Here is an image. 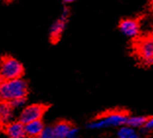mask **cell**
Listing matches in <instances>:
<instances>
[{
  "label": "cell",
  "mask_w": 153,
  "mask_h": 138,
  "mask_svg": "<svg viewBox=\"0 0 153 138\" xmlns=\"http://www.w3.org/2000/svg\"><path fill=\"white\" fill-rule=\"evenodd\" d=\"M147 118L142 116H133L128 117L127 125L128 126H131L133 128H140V127H144L145 123H146Z\"/></svg>",
  "instance_id": "cell-13"
},
{
  "label": "cell",
  "mask_w": 153,
  "mask_h": 138,
  "mask_svg": "<svg viewBox=\"0 0 153 138\" xmlns=\"http://www.w3.org/2000/svg\"><path fill=\"white\" fill-rule=\"evenodd\" d=\"M63 1H64L65 3H72V2L76 1V0H63Z\"/></svg>",
  "instance_id": "cell-18"
},
{
  "label": "cell",
  "mask_w": 153,
  "mask_h": 138,
  "mask_svg": "<svg viewBox=\"0 0 153 138\" xmlns=\"http://www.w3.org/2000/svg\"><path fill=\"white\" fill-rule=\"evenodd\" d=\"M27 84L22 78L4 80L0 83V101L12 102L19 98H26Z\"/></svg>",
  "instance_id": "cell-1"
},
{
  "label": "cell",
  "mask_w": 153,
  "mask_h": 138,
  "mask_svg": "<svg viewBox=\"0 0 153 138\" xmlns=\"http://www.w3.org/2000/svg\"><path fill=\"white\" fill-rule=\"evenodd\" d=\"M25 103H26V98H19V99L14 100L12 102H9L8 104L11 106L14 110H16V109L22 108V107L25 105Z\"/></svg>",
  "instance_id": "cell-15"
},
{
  "label": "cell",
  "mask_w": 153,
  "mask_h": 138,
  "mask_svg": "<svg viewBox=\"0 0 153 138\" xmlns=\"http://www.w3.org/2000/svg\"><path fill=\"white\" fill-rule=\"evenodd\" d=\"M24 72L23 65L12 57L3 58L0 64V81L21 78ZM0 82V83H1Z\"/></svg>",
  "instance_id": "cell-3"
},
{
  "label": "cell",
  "mask_w": 153,
  "mask_h": 138,
  "mask_svg": "<svg viewBox=\"0 0 153 138\" xmlns=\"http://www.w3.org/2000/svg\"><path fill=\"white\" fill-rule=\"evenodd\" d=\"M138 54L145 65H153V38L143 39L138 46Z\"/></svg>",
  "instance_id": "cell-6"
},
{
  "label": "cell",
  "mask_w": 153,
  "mask_h": 138,
  "mask_svg": "<svg viewBox=\"0 0 153 138\" xmlns=\"http://www.w3.org/2000/svg\"><path fill=\"white\" fill-rule=\"evenodd\" d=\"M128 119V116L125 112H110L91 120L88 125V127L90 129H103L108 127L123 126L127 125Z\"/></svg>",
  "instance_id": "cell-2"
},
{
  "label": "cell",
  "mask_w": 153,
  "mask_h": 138,
  "mask_svg": "<svg viewBox=\"0 0 153 138\" xmlns=\"http://www.w3.org/2000/svg\"><path fill=\"white\" fill-rule=\"evenodd\" d=\"M6 134L8 138H26L25 125L21 122H13L6 125Z\"/></svg>",
  "instance_id": "cell-8"
},
{
  "label": "cell",
  "mask_w": 153,
  "mask_h": 138,
  "mask_svg": "<svg viewBox=\"0 0 153 138\" xmlns=\"http://www.w3.org/2000/svg\"><path fill=\"white\" fill-rule=\"evenodd\" d=\"M118 138H138V133L134 128L128 125L121 126L117 133Z\"/></svg>",
  "instance_id": "cell-12"
},
{
  "label": "cell",
  "mask_w": 153,
  "mask_h": 138,
  "mask_svg": "<svg viewBox=\"0 0 153 138\" xmlns=\"http://www.w3.org/2000/svg\"><path fill=\"white\" fill-rule=\"evenodd\" d=\"M69 17V10L68 8H65L62 12V15L60 18L57 19L52 25L50 29V38L53 42H57L60 39V37L63 33L66 25H67V21Z\"/></svg>",
  "instance_id": "cell-5"
},
{
  "label": "cell",
  "mask_w": 153,
  "mask_h": 138,
  "mask_svg": "<svg viewBox=\"0 0 153 138\" xmlns=\"http://www.w3.org/2000/svg\"><path fill=\"white\" fill-rule=\"evenodd\" d=\"M14 119V109L8 103L3 102V108L0 114V123L4 125H8L9 123H13Z\"/></svg>",
  "instance_id": "cell-10"
},
{
  "label": "cell",
  "mask_w": 153,
  "mask_h": 138,
  "mask_svg": "<svg viewBox=\"0 0 153 138\" xmlns=\"http://www.w3.org/2000/svg\"><path fill=\"white\" fill-rule=\"evenodd\" d=\"M2 108H3V102H2V101H0V114H1Z\"/></svg>",
  "instance_id": "cell-19"
},
{
  "label": "cell",
  "mask_w": 153,
  "mask_h": 138,
  "mask_svg": "<svg viewBox=\"0 0 153 138\" xmlns=\"http://www.w3.org/2000/svg\"><path fill=\"white\" fill-rule=\"evenodd\" d=\"M45 106L40 104H33L30 106H27L24 108L20 113L19 116V122H21L24 125H27L29 123L36 122V120H40L43 117V114L45 112Z\"/></svg>",
  "instance_id": "cell-4"
},
{
  "label": "cell",
  "mask_w": 153,
  "mask_h": 138,
  "mask_svg": "<svg viewBox=\"0 0 153 138\" xmlns=\"http://www.w3.org/2000/svg\"><path fill=\"white\" fill-rule=\"evenodd\" d=\"M38 138H57L54 132L53 126H44L42 132Z\"/></svg>",
  "instance_id": "cell-14"
},
{
  "label": "cell",
  "mask_w": 153,
  "mask_h": 138,
  "mask_svg": "<svg viewBox=\"0 0 153 138\" xmlns=\"http://www.w3.org/2000/svg\"><path fill=\"white\" fill-rule=\"evenodd\" d=\"M72 127L73 126L68 122L61 120L53 126V129L57 138H68L69 132H70Z\"/></svg>",
  "instance_id": "cell-11"
},
{
  "label": "cell",
  "mask_w": 153,
  "mask_h": 138,
  "mask_svg": "<svg viewBox=\"0 0 153 138\" xmlns=\"http://www.w3.org/2000/svg\"><path fill=\"white\" fill-rule=\"evenodd\" d=\"M44 125L41 120H36L25 125V130L27 137L30 138H38L42 132Z\"/></svg>",
  "instance_id": "cell-9"
},
{
  "label": "cell",
  "mask_w": 153,
  "mask_h": 138,
  "mask_svg": "<svg viewBox=\"0 0 153 138\" xmlns=\"http://www.w3.org/2000/svg\"><path fill=\"white\" fill-rule=\"evenodd\" d=\"M79 135V129L76 128V127L73 126L70 132H69V135H68V138H76Z\"/></svg>",
  "instance_id": "cell-17"
},
{
  "label": "cell",
  "mask_w": 153,
  "mask_h": 138,
  "mask_svg": "<svg viewBox=\"0 0 153 138\" xmlns=\"http://www.w3.org/2000/svg\"><path fill=\"white\" fill-rule=\"evenodd\" d=\"M150 7H151L152 10H153V0H151V1H150Z\"/></svg>",
  "instance_id": "cell-20"
},
{
  "label": "cell",
  "mask_w": 153,
  "mask_h": 138,
  "mask_svg": "<svg viewBox=\"0 0 153 138\" xmlns=\"http://www.w3.org/2000/svg\"><path fill=\"white\" fill-rule=\"evenodd\" d=\"M143 128L145 130H148V131H152L153 130V117H150V118L147 119Z\"/></svg>",
  "instance_id": "cell-16"
},
{
  "label": "cell",
  "mask_w": 153,
  "mask_h": 138,
  "mask_svg": "<svg viewBox=\"0 0 153 138\" xmlns=\"http://www.w3.org/2000/svg\"><path fill=\"white\" fill-rule=\"evenodd\" d=\"M119 29L126 36L135 37L140 33V25L135 20L125 19L119 24Z\"/></svg>",
  "instance_id": "cell-7"
}]
</instances>
